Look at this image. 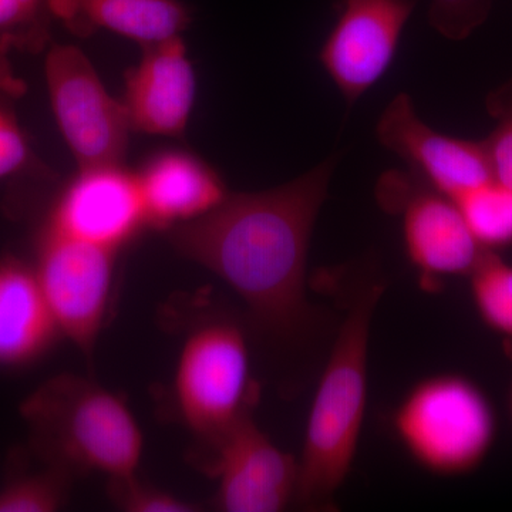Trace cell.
<instances>
[{"instance_id": "6da1fadb", "label": "cell", "mask_w": 512, "mask_h": 512, "mask_svg": "<svg viewBox=\"0 0 512 512\" xmlns=\"http://www.w3.org/2000/svg\"><path fill=\"white\" fill-rule=\"evenodd\" d=\"M336 156L291 183L231 194L215 210L168 231L178 254L217 275L247 306L272 348H303L318 313L306 291L309 247Z\"/></svg>"}, {"instance_id": "7a4b0ae2", "label": "cell", "mask_w": 512, "mask_h": 512, "mask_svg": "<svg viewBox=\"0 0 512 512\" xmlns=\"http://www.w3.org/2000/svg\"><path fill=\"white\" fill-rule=\"evenodd\" d=\"M383 292L379 279L356 286L320 376L298 460L296 505L305 510L335 507L355 463L366 414L370 329Z\"/></svg>"}, {"instance_id": "3957f363", "label": "cell", "mask_w": 512, "mask_h": 512, "mask_svg": "<svg viewBox=\"0 0 512 512\" xmlns=\"http://www.w3.org/2000/svg\"><path fill=\"white\" fill-rule=\"evenodd\" d=\"M33 453L47 467L72 478L137 473L144 450L140 424L124 396L96 380L59 375L20 406Z\"/></svg>"}, {"instance_id": "277c9868", "label": "cell", "mask_w": 512, "mask_h": 512, "mask_svg": "<svg viewBox=\"0 0 512 512\" xmlns=\"http://www.w3.org/2000/svg\"><path fill=\"white\" fill-rule=\"evenodd\" d=\"M394 437L421 470L437 477L476 473L498 436L494 403L461 373H437L410 387L392 414Z\"/></svg>"}, {"instance_id": "5b68a950", "label": "cell", "mask_w": 512, "mask_h": 512, "mask_svg": "<svg viewBox=\"0 0 512 512\" xmlns=\"http://www.w3.org/2000/svg\"><path fill=\"white\" fill-rule=\"evenodd\" d=\"M171 394L175 414L202 448L252 414L259 386L245 326L225 315L195 322L181 346Z\"/></svg>"}, {"instance_id": "8992f818", "label": "cell", "mask_w": 512, "mask_h": 512, "mask_svg": "<svg viewBox=\"0 0 512 512\" xmlns=\"http://www.w3.org/2000/svg\"><path fill=\"white\" fill-rule=\"evenodd\" d=\"M119 252L43 228L33 262L63 338L93 359L111 306Z\"/></svg>"}, {"instance_id": "52a82bcc", "label": "cell", "mask_w": 512, "mask_h": 512, "mask_svg": "<svg viewBox=\"0 0 512 512\" xmlns=\"http://www.w3.org/2000/svg\"><path fill=\"white\" fill-rule=\"evenodd\" d=\"M377 197L402 217L404 251L423 288L433 291L444 279L470 275L484 255L453 198L413 171L384 174Z\"/></svg>"}, {"instance_id": "ba28073f", "label": "cell", "mask_w": 512, "mask_h": 512, "mask_svg": "<svg viewBox=\"0 0 512 512\" xmlns=\"http://www.w3.org/2000/svg\"><path fill=\"white\" fill-rule=\"evenodd\" d=\"M53 113L79 168L121 164L131 131L123 101L104 89L77 47L53 45L45 62Z\"/></svg>"}, {"instance_id": "9c48e42d", "label": "cell", "mask_w": 512, "mask_h": 512, "mask_svg": "<svg viewBox=\"0 0 512 512\" xmlns=\"http://www.w3.org/2000/svg\"><path fill=\"white\" fill-rule=\"evenodd\" d=\"M204 450L205 471L217 481L218 511L279 512L296 504L298 460L276 446L252 414Z\"/></svg>"}, {"instance_id": "30bf717a", "label": "cell", "mask_w": 512, "mask_h": 512, "mask_svg": "<svg viewBox=\"0 0 512 512\" xmlns=\"http://www.w3.org/2000/svg\"><path fill=\"white\" fill-rule=\"evenodd\" d=\"M417 0H333L336 22L319 60L346 106L379 83L392 66Z\"/></svg>"}, {"instance_id": "8fae6325", "label": "cell", "mask_w": 512, "mask_h": 512, "mask_svg": "<svg viewBox=\"0 0 512 512\" xmlns=\"http://www.w3.org/2000/svg\"><path fill=\"white\" fill-rule=\"evenodd\" d=\"M376 134L410 171L453 200L494 178L484 141L447 136L427 126L409 94H397L387 104Z\"/></svg>"}, {"instance_id": "7c38bea8", "label": "cell", "mask_w": 512, "mask_h": 512, "mask_svg": "<svg viewBox=\"0 0 512 512\" xmlns=\"http://www.w3.org/2000/svg\"><path fill=\"white\" fill-rule=\"evenodd\" d=\"M45 227L119 252L147 227L137 175L116 165L79 168Z\"/></svg>"}, {"instance_id": "4fadbf2b", "label": "cell", "mask_w": 512, "mask_h": 512, "mask_svg": "<svg viewBox=\"0 0 512 512\" xmlns=\"http://www.w3.org/2000/svg\"><path fill=\"white\" fill-rule=\"evenodd\" d=\"M141 62L127 73L124 109L131 130L181 136L195 99V74L181 36L144 46Z\"/></svg>"}, {"instance_id": "5bb4252c", "label": "cell", "mask_w": 512, "mask_h": 512, "mask_svg": "<svg viewBox=\"0 0 512 512\" xmlns=\"http://www.w3.org/2000/svg\"><path fill=\"white\" fill-rule=\"evenodd\" d=\"M136 175L147 227L163 231L208 214L229 194L210 165L185 151L157 154Z\"/></svg>"}, {"instance_id": "9a60e30c", "label": "cell", "mask_w": 512, "mask_h": 512, "mask_svg": "<svg viewBox=\"0 0 512 512\" xmlns=\"http://www.w3.org/2000/svg\"><path fill=\"white\" fill-rule=\"evenodd\" d=\"M60 338L33 265L15 256L0 258V369L35 365Z\"/></svg>"}, {"instance_id": "2e32d148", "label": "cell", "mask_w": 512, "mask_h": 512, "mask_svg": "<svg viewBox=\"0 0 512 512\" xmlns=\"http://www.w3.org/2000/svg\"><path fill=\"white\" fill-rule=\"evenodd\" d=\"M49 9L80 35L106 29L143 46L180 36L190 23L177 0H49Z\"/></svg>"}, {"instance_id": "e0dca14e", "label": "cell", "mask_w": 512, "mask_h": 512, "mask_svg": "<svg viewBox=\"0 0 512 512\" xmlns=\"http://www.w3.org/2000/svg\"><path fill=\"white\" fill-rule=\"evenodd\" d=\"M454 202L485 252L512 247V188L493 178L458 195Z\"/></svg>"}, {"instance_id": "ac0fdd59", "label": "cell", "mask_w": 512, "mask_h": 512, "mask_svg": "<svg viewBox=\"0 0 512 512\" xmlns=\"http://www.w3.org/2000/svg\"><path fill=\"white\" fill-rule=\"evenodd\" d=\"M470 296L478 318L512 352V264L497 252H484L474 266Z\"/></svg>"}, {"instance_id": "d6986e66", "label": "cell", "mask_w": 512, "mask_h": 512, "mask_svg": "<svg viewBox=\"0 0 512 512\" xmlns=\"http://www.w3.org/2000/svg\"><path fill=\"white\" fill-rule=\"evenodd\" d=\"M74 478L47 467L36 473H16L0 487V512H55L62 510Z\"/></svg>"}, {"instance_id": "ffe728a7", "label": "cell", "mask_w": 512, "mask_h": 512, "mask_svg": "<svg viewBox=\"0 0 512 512\" xmlns=\"http://www.w3.org/2000/svg\"><path fill=\"white\" fill-rule=\"evenodd\" d=\"M49 0H0V50L42 49L47 37Z\"/></svg>"}, {"instance_id": "44dd1931", "label": "cell", "mask_w": 512, "mask_h": 512, "mask_svg": "<svg viewBox=\"0 0 512 512\" xmlns=\"http://www.w3.org/2000/svg\"><path fill=\"white\" fill-rule=\"evenodd\" d=\"M19 83L10 73L0 52V180L25 171L32 163V151L15 113L6 104V97L18 93Z\"/></svg>"}, {"instance_id": "7402d4cb", "label": "cell", "mask_w": 512, "mask_h": 512, "mask_svg": "<svg viewBox=\"0 0 512 512\" xmlns=\"http://www.w3.org/2000/svg\"><path fill=\"white\" fill-rule=\"evenodd\" d=\"M487 110L495 123L483 140L493 177L512 188V79L488 94Z\"/></svg>"}, {"instance_id": "603a6c76", "label": "cell", "mask_w": 512, "mask_h": 512, "mask_svg": "<svg viewBox=\"0 0 512 512\" xmlns=\"http://www.w3.org/2000/svg\"><path fill=\"white\" fill-rule=\"evenodd\" d=\"M109 497L113 504L126 512H194L197 504L183 500L163 488L141 481L136 474L110 478Z\"/></svg>"}, {"instance_id": "cb8c5ba5", "label": "cell", "mask_w": 512, "mask_h": 512, "mask_svg": "<svg viewBox=\"0 0 512 512\" xmlns=\"http://www.w3.org/2000/svg\"><path fill=\"white\" fill-rule=\"evenodd\" d=\"M493 0H431L429 22L441 36L467 39L490 16Z\"/></svg>"}, {"instance_id": "d4e9b609", "label": "cell", "mask_w": 512, "mask_h": 512, "mask_svg": "<svg viewBox=\"0 0 512 512\" xmlns=\"http://www.w3.org/2000/svg\"><path fill=\"white\" fill-rule=\"evenodd\" d=\"M510 413H511V419H512V389L510 393Z\"/></svg>"}]
</instances>
